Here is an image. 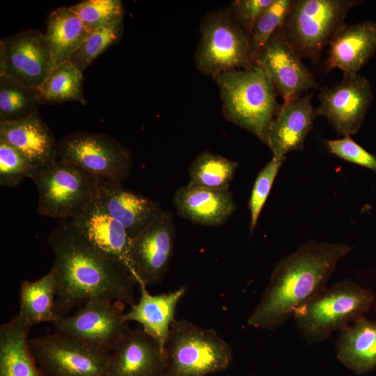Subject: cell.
<instances>
[{
	"instance_id": "6da1fadb",
	"label": "cell",
	"mask_w": 376,
	"mask_h": 376,
	"mask_svg": "<svg viewBox=\"0 0 376 376\" xmlns=\"http://www.w3.org/2000/svg\"><path fill=\"white\" fill-rule=\"evenodd\" d=\"M47 242L57 279L54 313L58 318L93 298L120 301L130 307L135 304L137 281L132 273L93 246L71 219H59Z\"/></svg>"
},
{
	"instance_id": "7a4b0ae2",
	"label": "cell",
	"mask_w": 376,
	"mask_h": 376,
	"mask_svg": "<svg viewBox=\"0 0 376 376\" xmlns=\"http://www.w3.org/2000/svg\"><path fill=\"white\" fill-rule=\"evenodd\" d=\"M351 249L346 243H303L276 263L248 324L273 330L285 323L296 308L326 288L338 263Z\"/></svg>"
},
{
	"instance_id": "3957f363",
	"label": "cell",
	"mask_w": 376,
	"mask_h": 376,
	"mask_svg": "<svg viewBox=\"0 0 376 376\" xmlns=\"http://www.w3.org/2000/svg\"><path fill=\"white\" fill-rule=\"evenodd\" d=\"M218 86L225 119L267 144L270 125L281 106L264 69L253 65L224 72L213 78Z\"/></svg>"
},
{
	"instance_id": "277c9868",
	"label": "cell",
	"mask_w": 376,
	"mask_h": 376,
	"mask_svg": "<svg viewBox=\"0 0 376 376\" xmlns=\"http://www.w3.org/2000/svg\"><path fill=\"white\" fill-rule=\"evenodd\" d=\"M374 301L371 289L345 279L323 289L296 308L292 317L303 338L315 344L363 317Z\"/></svg>"
},
{
	"instance_id": "5b68a950",
	"label": "cell",
	"mask_w": 376,
	"mask_h": 376,
	"mask_svg": "<svg viewBox=\"0 0 376 376\" xmlns=\"http://www.w3.org/2000/svg\"><path fill=\"white\" fill-rule=\"evenodd\" d=\"M31 178L38 190V215L72 219L97 198L99 178L70 162L58 159L36 167Z\"/></svg>"
},
{
	"instance_id": "8992f818",
	"label": "cell",
	"mask_w": 376,
	"mask_h": 376,
	"mask_svg": "<svg viewBox=\"0 0 376 376\" xmlns=\"http://www.w3.org/2000/svg\"><path fill=\"white\" fill-rule=\"evenodd\" d=\"M166 376H205L228 368L232 350L215 331L175 319L164 347Z\"/></svg>"
},
{
	"instance_id": "52a82bcc",
	"label": "cell",
	"mask_w": 376,
	"mask_h": 376,
	"mask_svg": "<svg viewBox=\"0 0 376 376\" xmlns=\"http://www.w3.org/2000/svg\"><path fill=\"white\" fill-rule=\"evenodd\" d=\"M359 0H293L281 29L301 58L319 61L323 49Z\"/></svg>"
},
{
	"instance_id": "ba28073f",
	"label": "cell",
	"mask_w": 376,
	"mask_h": 376,
	"mask_svg": "<svg viewBox=\"0 0 376 376\" xmlns=\"http://www.w3.org/2000/svg\"><path fill=\"white\" fill-rule=\"evenodd\" d=\"M199 33L194 60L202 74L213 79L222 72L254 65L249 36L233 20L228 7L212 9L203 15Z\"/></svg>"
},
{
	"instance_id": "9c48e42d",
	"label": "cell",
	"mask_w": 376,
	"mask_h": 376,
	"mask_svg": "<svg viewBox=\"0 0 376 376\" xmlns=\"http://www.w3.org/2000/svg\"><path fill=\"white\" fill-rule=\"evenodd\" d=\"M125 306L120 301L91 299L74 314L58 318L54 332L111 353L131 331L124 319Z\"/></svg>"
},
{
	"instance_id": "30bf717a",
	"label": "cell",
	"mask_w": 376,
	"mask_h": 376,
	"mask_svg": "<svg viewBox=\"0 0 376 376\" xmlns=\"http://www.w3.org/2000/svg\"><path fill=\"white\" fill-rule=\"evenodd\" d=\"M57 153L60 160L74 164L99 178L120 184L132 171V155L130 150L102 133H70L58 143Z\"/></svg>"
},
{
	"instance_id": "8fae6325",
	"label": "cell",
	"mask_w": 376,
	"mask_h": 376,
	"mask_svg": "<svg viewBox=\"0 0 376 376\" xmlns=\"http://www.w3.org/2000/svg\"><path fill=\"white\" fill-rule=\"evenodd\" d=\"M29 344L42 376H109L110 353L56 332Z\"/></svg>"
},
{
	"instance_id": "7c38bea8",
	"label": "cell",
	"mask_w": 376,
	"mask_h": 376,
	"mask_svg": "<svg viewBox=\"0 0 376 376\" xmlns=\"http://www.w3.org/2000/svg\"><path fill=\"white\" fill-rule=\"evenodd\" d=\"M54 65L45 33L29 29L0 40V76L39 88Z\"/></svg>"
},
{
	"instance_id": "4fadbf2b",
	"label": "cell",
	"mask_w": 376,
	"mask_h": 376,
	"mask_svg": "<svg viewBox=\"0 0 376 376\" xmlns=\"http://www.w3.org/2000/svg\"><path fill=\"white\" fill-rule=\"evenodd\" d=\"M316 116H324L340 135L351 136L361 127L373 100L369 81L359 75H343L341 81L319 94Z\"/></svg>"
},
{
	"instance_id": "5bb4252c",
	"label": "cell",
	"mask_w": 376,
	"mask_h": 376,
	"mask_svg": "<svg viewBox=\"0 0 376 376\" xmlns=\"http://www.w3.org/2000/svg\"><path fill=\"white\" fill-rule=\"evenodd\" d=\"M174 239L173 214L163 210L153 223L132 240L130 259L139 285L162 281L169 267Z\"/></svg>"
},
{
	"instance_id": "9a60e30c",
	"label": "cell",
	"mask_w": 376,
	"mask_h": 376,
	"mask_svg": "<svg viewBox=\"0 0 376 376\" xmlns=\"http://www.w3.org/2000/svg\"><path fill=\"white\" fill-rule=\"evenodd\" d=\"M256 64L264 69L283 102L318 88L313 75L287 40L281 27L269 39Z\"/></svg>"
},
{
	"instance_id": "2e32d148",
	"label": "cell",
	"mask_w": 376,
	"mask_h": 376,
	"mask_svg": "<svg viewBox=\"0 0 376 376\" xmlns=\"http://www.w3.org/2000/svg\"><path fill=\"white\" fill-rule=\"evenodd\" d=\"M97 201L134 238L153 223L163 210L159 203L125 189L123 184L99 178Z\"/></svg>"
},
{
	"instance_id": "e0dca14e",
	"label": "cell",
	"mask_w": 376,
	"mask_h": 376,
	"mask_svg": "<svg viewBox=\"0 0 376 376\" xmlns=\"http://www.w3.org/2000/svg\"><path fill=\"white\" fill-rule=\"evenodd\" d=\"M109 376H166L164 351L143 329L131 330L110 353Z\"/></svg>"
},
{
	"instance_id": "ac0fdd59",
	"label": "cell",
	"mask_w": 376,
	"mask_h": 376,
	"mask_svg": "<svg viewBox=\"0 0 376 376\" xmlns=\"http://www.w3.org/2000/svg\"><path fill=\"white\" fill-rule=\"evenodd\" d=\"M71 220L98 251L123 265L138 284L130 259L132 238L125 228L103 209L97 199L82 214Z\"/></svg>"
},
{
	"instance_id": "d6986e66",
	"label": "cell",
	"mask_w": 376,
	"mask_h": 376,
	"mask_svg": "<svg viewBox=\"0 0 376 376\" xmlns=\"http://www.w3.org/2000/svg\"><path fill=\"white\" fill-rule=\"evenodd\" d=\"M327 70L338 68L343 75H354L376 51V22L366 20L354 24L343 23L329 42Z\"/></svg>"
},
{
	"instance_id": "ffe728a7",
	"label": "cell",
	"mask_w": 376,
	"mask_h": 376,
	"mask_svg": "<svg viewBox=\"0 0 376 376\" xmlns=\"http://www.w3.org/2000/svg\"><path fill=\"white\" fill-rule=\"evenodd\" d=\"M311 97L312 94H308L281 105L267 136V146L273 155L285 157L290 152L304 149V140L317 117Z\"/></svg>"
},
{
	"instance_id": "44dd1931",
	"label": "cell",
	"mask_w": 376,
	"mask_h": 376,
	"mask_svg": "<svg viewBox=\"0 0 376 376\" xmlns=\"http://www.w3.org/2000/svg\"><path fill=\"white\" fill-rule=\"evenodd\" d=\"M0 141L17 149L35 168L58 159V143L38 112L22 120L0 122Z\"/></svg>"
},
{
	"instance_id": "7402d4cb",
	"label": "cell",
	"mask_w": 376,
	"mask_h": 376,
	"mask_svg": "<svg viewBox=\"0 0 376 376\" xmlns=\"http://www.w3.org/2000/svg\"><path fill=\"white\" fill-rule=\"evenodd\" d=\"M173 203L179 216L208 226L224 224L237 207L229 189L211 190L188 185L175 191Z\"/></svg>"
},
{
	"instance_id": "603a6c76",
	"label": "cell",
	"mask_w": 376,
	"mask_h": 376,
	"mask_svg": "<svg viewBox=\"0 0 376 376\" xmlns=\"http://www.w3.org/2000/svg\"><path fill=\"white\" fill-rule=\"evenodd\" d=\"M146 286L143 283L139 285L140 299L125 313L124 319L126 322L135 321L141 324L142 329L154 338L164 351L170 327L175 320L177 304L185 295L186 288L183 286L173 292L152 295Z\"/></svg>"
},
{
	"instance_id": "cb8c5ba5",
	"label": "cell",
	"mask_w": 376,
	"mask_h": 376,
	"mask_svg": "<svg viewBox=\"0 0 376 376\" xmlns=\"http://www.w3.org/2000/svg\"><path fill=\"white\" fill-rule=\"evenodd\" d=\"M31 328L19 313L0 327V376H42L29 344Z\"/></svg>"
},
{
	"instance_id": "d4e9b609",
	"label": "cell",
	"mask_w": 376,
	"mask_h": 376,
	"mask_svg": "<svg viewBox=\"0 0 376 376\" xmlns=\"http://www.w3.org/2000/svg\"><path fill=\"white\" fill-rule=\"evenodd\" d=\"M336 355L357 374L376 369V323L363 316L340 330Z\"/></svg>"
},
{
	"instance_id": "484cf974",
	"label": "cell",
	"mask_w": 376,
	"mask_h": 376,
	"mask_svg": "<svg viewBox=\"0 0 376 376\" xmlns=\"http://www.w3.org/2000/svg\"><path fill=\"white\" fill-rule=\"evenodd\" d=\"M89 33L70 7L53 10L47 17L45 36L54 67L70 61Z\"/></svg>"
},
{
	"instance_id": "4316f807",
	"label": "cell",
	"mask_w": 376,
	"mask_h": 376,
	"mask_svg": "<svg viewBox=\"0 0 376 376\" xmlns=\"http://www.w3.org/2000/svg\"><path fill=\"white\" fill-rule=\"evenodd\" d=\"M57 279L54 270L33 281H23L19 288V314L32 327L40 323H52L58 319L54 313Z\"/></svg>"
},
{
	"instance_id": "83f0119b",
	"label": "cell",
	"mask_w": 376,
	"mask_h": 376,
	"mask_svg": "<svg viewBox=\"0 0 376 376\" xmlns=\"http://www.w3.org/2000/svg\"><path fill=\"white\" fill-rule=\"evenodd\" d=\"M239 164L208 150L198 153L191 162L188 171L191 187L211 190H228Z\"/></svg>"
},
{
	"instance_id": "f1b7e54d",
	"label": "cell",
	"mask_w": 376,
	"mask_h": 376,
	"mask_svg": "<svg viewBox=\"0 0 376 376\" xmlns=\"http://www.w3.org/2000/svg\"><path fill=\"white\" fill-rule=\"evenodd\" d=\"M82 73L70 61L54 67L38 88L42 104L77 101L85 104Z\"/></svg>"
},
{
	"instance_id": "f546056e",
	"label": "cell",
	"mask_w": 376,
	"mask_h": 376,
	"mask_svg": "<svg viewBox=\"0 0 376 376\" xmlns=\"http://www.w3.org/2000/svg\"><path fill=\"white\" fill-rule=\"evenodd\" d=\"M42 104L38 88L0 76V122L26 118L38 112Z\"/></svg>"
},
{
	"instance_id": "4dcf8cb0",
	"label": "cell",
	"mask_w": 376,
	"mask_h": 376,
	"mask_svg": "<svg viewBox=\"0 0 376 376\" xmlns=\"http://www.w3.org/2000/svg\"><path fill=\"white\" fill-rule=\"evenodd\" d=\"M292 2L293 0H274L256 22L249 36L250 54L254 65L274 33L282 26Z\"/></svg>"
},
{
	"instance_id": "1f68e13d",
	"label": "cell",
	"mask_w": 376,
	"mask_h": 376,
	"mask_svg": "<svg viewBox=\"0 0 376 376\" xmlns=\"http://www.w3.org/2000/svg\"><path fill=\"white\" fill-rule=\"evenodd\" d=\"M123 31V21L110 24L92 31L70 61L83 72L108 48L120 42Z\"/></svg>"
},
{
	"instance_id": "d6a6232c",
	"label": "cell",
	"mask_w": 376,
	"mask_h": 376,
	"mask_svg": "<svg viewBox=\"0 0 376 376\" xmlns=\"http://www.w3.org/2000/svg\"><path fill=\"white\" fill-rule=\"evenodd\" d=\"M89 32L123 21L124 7L120 0H86L70 7Z\"/></svg>"
},
{
	"instance_id": "836d02e7",
	"label": "cell",
	"mask_w": 376,
	"mask_h": 376,
	"mask_svg": "<svg viewBox=\"0 0 376 376\" xmlns=\"http://www.w3.org/2000/svg\"><path fill=\"white\" fill-rule=\"evenodd\" d=\"M35 167L17 149L0 141V185L14 187L31 177Z\"/></svg>"
},
{
	"instance_id": "e575fe53",
	"label": "cell",
	"mask_w": 376,
	"mask_h": 376,
	"mask_svg": "<svg viewBox=\"0 0 376 376\" xmlns=\"http://www.w3.org/2000/svg\"><path fill=\"white\" fill-rule=\"evenodd\" d=\"M285 159V157L273 155L258 174L249 201L251 212L250 232L256 226L261 210L269 194L276 176Z\"/></svg>"
},
{
	"instance_id": "d590c367",
	"label": "cell",
	"mask_w": 376,
	"mask_h": 376,
	"mask_svg": "<svg viewBox=\"0 0 376 376\" xmlns=\"http://www.w3.org/2000/svg\"><path fill=\"white\" fill-rule=\"evenodd\" d=\"M325 144L332 155L376 173V156L359 145L351 136L327 140Z\"/></svg>"
},
{
	"instance_id": "8d00e7d4",
	"label": "cell",
	"mask_w": 376,
	"mask_h": 376,
	"mask_svg": "<svg viewBox=\"0 0 376 376\" xmlns=\"http://www.w3.org/2000/svg\"><path fill=\"white\" fill-rule=\"evenodd\" d=\"M274 0H235L228 7L233 20L249 36L263 13Z\"/></svg>"
},
{
	"instance_id": "74e56055",
	"label": "cell",
	"mask_w": 376,
	"mask_h": 376,
	"mask_svg": "<svg viewBox=\"0 0 376 376\" xmlns=\"http://www.w3.org/2000/svg\"></svg>"
}]
</instances>
